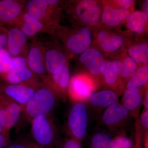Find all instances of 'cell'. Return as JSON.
Returning <instances> with one entry per match:
<instances>
[{
  "label": "cell",
  "instance_id": "31",
  "mask_svg": "<svg viewBox=\"0 0 148 148\" xmlns=\"http://www.w3.org/2000/svg\"><path fill=\"white\" fill-rule=\"evenodd\" d=\"M7 148H40L34 142L26 139H19L10 142Z\"/></svg>",
  "mask_w": 148,
  "mask_h": 148
},
{
  "label": "cell",
  "instance_id": "9",
  "mask_svg": "<svg viewBox=\"0 0 148 148\" xmlns=\"http://www.w3.org/2000/svg\"><path fill=\"white\" fill-rule=\"evenodd\" d=\"M65 34L62 37L64 38L65 47L73 54H82L90 48L92 43V31L87 27H82L69 34L66 32Z\"/></svg>",
  "mask_w": 148,
  "mask_h": 148
},
{
  "label": "cell",
  "instance_id": "4",
  "mask_svg": "<svg viewBox=\"0 0 148 148\" xmlns=\"http://www.w3.org/2000/svg\"><path fill=\"white\" fill-rule=\"evenodd\" d=\"M32 136L40 148H54L58 143V132L50 115L31 121Z\"/></svg>",
  "mask_w": 148,
  "mask_h": 148
},
{
  "label": "cell",
  "instance_id": "29",
  "mask_svg": "<svg viewBox=\"0 0 148 148\" xmlns=\"http://www.w3.org/2000/svg\"><path fill=\"white\" fill-rule=\"evenodd\" d=\"M14 57L6 48L0 51V76L2 77L10 71Z\"/></svg>",
  "mask_w": 148,
  "mask_h": 148
},
{
  "label": "cell",
  "instance_id": "6",
  "mask_svg": "<svg viewBox=\"0 0 148 148\" xmlns=\"http://www.w3.org/2000/svg\"><path fill=\"white\" fill-rule=\"evenodd\" d=\"M96 82L90 76L78 74L71 78L68 96L74 103L88 102L96 89Z\"/></svg>",
  "mask_w": 148,
  "mask_h": 148
},
{
  "label": "cell",
  "instance_id": "19",
  "mask_svg": "<svg viewBox=\"0 0 148 148\" xmlns=\"http://www.w3.org/2000/svg\"><path fill=\"white\" fill-rule=\"evenodd\" d=\"M80 61L92 76L101 75L105 66L106 60L99 50L89 48L81 54Z\"/></svg>",
  "mask_w": 148,
  "mask_h": 148
},
{
  "label": "cell",
  "instance_id": "20",
  "mask_svg": "<svg viewBox=\"0 0 148 148\" xmlns=\"http://www.w3.org/2000/svg\"><path fill=\"white\" fill-rule=\"evenodd\" d=\"M131 12L112 5H107L102 9L101 21L108 27H118L126 20Z\"/></svg>",
  "mask_w": 148,
  "mask_h": 148
},
{
  "label": "cell",
  "instance_id": "8",
  "mask_svg": "<svg viewBox=\"0 0 148 148\" xmlns=\"http://www.w3.org/2000/svg\"><path fill=\"white\" fill-rule=\"evenodd\" d=\"M22 113V106L8 96L0 93V119L3 132L10 133Z\"/></svg>",
  "mask_w": 148,
  "mask_h": 148
},
{
  "label": "cell",
  "instance_id": "26",
  "mask_svg": "<svg viewBox=\"0 0 148 148\" xmlns=\"http://www.w3.org/2000/svg\"><path fill=\"white\" fill-rule=\"evenodd\" d=\"M129 56L137 64L141 66L147 64L148 62V44L141 42L131 45L128 49Z\"/></svg>",
  "mask_w": 148,
  "mask_h": 148
},
{
  "label": "cell",
  "instance_id": "24",
  "mask_svg": "<svg viewBox=\"0 0 148 148\" xmlns=\"http://www.w3.org/2000/svg\"><path fill=\"white\" fill-rule=\"evenodd\" d=\"M112 62L119 77L124 83V81L127 82L138 68V64L129 56L122 59H115Z\"/></svg>",
  "mask_w": 148,
  "mask_h": 148
},
{
  "label": "cell",
  "instance_id": "23",
  "mask_svg": "<svg viewBox=\"0 0 148 148\" xmlns=\"http://www.w3.org/2000/svg\"><path fill=\"white\" fill-rule=\"evenodd\" d=\"M101 75L103 81L110 87L111 90L115 91L119 95L122 94L125 83L119 77L112 61H106Z\"/></svg>",
  "mask_w": 148,
  "mask_h": 148
},
{
  "label": "cell",
  "instance_id": "7",
  "mask_svg": "<svg viewBox=\"0 0 148 148\" xmlns=\"http://www.w3.org/2000/svg\"><path fill=\"white\" fill-rule=\"evenodd\" d=\"M27 65L34 73L45 82L48 78L45 64V43L37 38L32 39L26 56Z\"/></svg>",
  "mask_w": 148,
  "mask_h": 148
},
{
  "label": "cell",
  "instance_id": "21",
  "mask_svg": "<svg viewBox=\"0 0 148 148\" xmlns=\"http://www.w3.org/2000/svg\"><path fill=\"white\" fill-rule=\"evenodd\" d=\"M97 38L101 49L107 53L118 50L124 42V38L121 35L113 34L106 30H101L98 32Z\"/></svg>",
  "mask_w": 148,
  "mask_h": 148
},
{
  "label": "cell",
  "instance_id": "35",
  "mask_svg": "<svg viewBox=\"0 0 148 148\" xmlns=\"http://www.w3.org/2000/svg\"><path fill=\"white\" fill-rule=\"evenodd\" d=\"M114 6L116 7L130 10L134 5L135 1L133 0H118L114 1Z\"/></svg>",
  "mask_w": 148,
  "mask_h": 148
},
{
  "label": "cell",
  "instance_id": "5",
  "mask_svg": "<svg viewBox=\"0 0 148 148\" xmlns=\"http://www.w3.org/2000/svg\"><path fill=\"white\" fill-rule=\"evenodd\" d=\"M88 114L84 103H75L69 112L67 128L70 138L82 141L87 132Z\"/></svg>",
  "mask_w": 148,
  "mask_h": 148
},
{
  "label": "cell",
  "instance_id": "2",
  "mask_svg": "<svg viewBox=\"0 0 148 148\" xmlns=\"http://www.w3.org/2000/svg\"><path fill=\"white\" fill-rule=\"evenodd\" d=\"M57 0L27 1L25 10L50 29L53 35L61 29L59 24L61 10Z\"/></svg>",
  "mask_w": 148,
  "mask_h": 148
},
{
  "label": "cell",
  "instance_id": "13",
  "mask_svg": "<svg viewBox=\"0 0 148 148\" xmlns=\"http://www.w3.org/2000/svg\"><path fill=\"white\" fill-rule=\"evenodd\" d=\"M45 43V64L48 76L60 71L68 63L66 54L55 43Z\"/></svg>",
  "mask_w": 148,
  "mask_h": 148
},
{
  "label": "cell",
  "instance_id": "32",
  "mask_svg": "<svg viewBox=\"0 0 148 148\" xmlns=\"http://www.w3.org/2000/svg\"><path fill=\"white\" fill-rule=\"evenodd\" d=\"M58 148H82L81 143L72 138H66L60 142L58 141L56 147Z\"/></svg>",
  "mask_w": 148,
  "mask_h": 148
},
{
  "label": "cell",
  "instance_id": "3",
  "mask_svg": "<svg viewBox=\"0 0 148 148\" xmlns=\"http://www.w3.org/2000/svg\"><path fill=\"white\" fill-rule=\"evenodd\" d=\"M65 8L74 20L88 26H95L101 21L102 7L93 0H81L67 2Z\"/></svg>",
  "mask_w": 148,
  "mask_h": 148
},
{
  "label": "cell",
  "instance_id": "1",
  "mask_svg": "<svg viewBox=\"0 0 148 148\" xmlns=\"http://www.w3.org/2000/svg\"><path fill=\"white\" fill-rule=\"evenodd\" d=\"M58 96L48 84L42 82L35 94L22 107V114L32 119L49 115L54 108Z\"/></svg>",
  "mask_w": 148,
  "mask_h": 148
},
{
  "label": "cell",
  "instance_id": "11",
  "mask_svg": "<svg viewBox=\"0 0 148 148\" xmlns=\"http://www.w3.org/2000/svg\"><path fill=\"white\" fill-rule=\"evenodd\" d=\"M9 26L19 29L28 37L34 36L39 33L53 35V32L50 29L30 15L25 9L21 14Z\"/></svg>",
  "mask_w": 148,
  "mask_h": 148
},
{
  "label": "cell",
  "instance_id": "10",
  "mask_svg": "<svg viewBox=\"0 0 148 148\" xmlns=\"http://www.w3.org/2000/svg\"><path fill=\"white\" fill-rule=\"evenodd\" d=\"M42 82L26 84H0V93H3L23 107L35 94L41 84Z\"/></svg>",
  "mask_w": 148,
  "mask_h": 148
},
{
  "label": "cell",
  "instance_id": "15",
  "mask_svg": "<svg viewBox=\"0 0 148 148\" xmlns=\"http://www.w3.org/2000/svg\"><path fill=\"white\" fill-rule=\"evenodd\" d=\"M27 1L0 0V27L9 25L16 19L25 9Z\"/></svg>",
  "mask_w": 148,
  "mask_h": 148
},
{
  "label": "cell",
  "instance_id": "25",
  "mask_svg": "<svg viewBox=\"0 0 148 148\" xmlns=\"http://www.w3.org/2000/svg\"><path fill=\"white\" fill-rule=\"evenodd\" d=\"M125 21L127 29L140 34L145 30L148 23V15L142 11L131 12Z\"/></svg>",
  "mask_w": 148,
  "mask_h": 148
},
{
  "label": "cell",
  "instance_id": "22",
  "mask_svg": "<svg viewBox=\"0 0 148 148\" xmlns=\"http://www.w3.org/2000/svg\"><path fill=\"white\" fill-rule=\"evenodd\" d=\"M119 101V95L115 91L106 89L93 92L88 102L93 108L106 109Z\"/></svg>",
  "mask_w": 148,
  "mask_h": 148
},
{
  "label": "cell",
  "instance_id": "28",
  "mask_svg": "<svg viewBox=\"0 0 148 148\" xmlns=\"http://www.w3.org/2000/svg\"><path fill=\"white\" fill-rule=\"evenodd\" d=\"M113 139L110 135L104 132L95 133L90 141L91 148H112Z\"/></svg>",
  "mask_w": 148,
  "mask_h": 148
},
{
  "label": "cell",
  "instance_id": "40",
  "mask_svg": "<svg viewBox=\"0 0 148 148\" xmlns=\"http://www.w3.org/2000/svg\"><path fill=\"white\" fill-rule=\"evenodd\" d=\"M3 132V127L2 125L0 119V134Z\"/></svg>",
  "mask_w": 148,
  "mask_h": 148
},
{
  "label": "cell",
  "instance_id": "30",
  "mask_svg": "<svg viewBox=\"0 0 148 148\" xmlns=\"http://www.w3.org/2000/svg\"><path fill=\"white\" fill-rule=\"evenodd\" d=\"M132 139L125 134L122 133L113 139L112 148H134Z\"/></svg>",
  "mask_w": 148,
  "mask_h": 148
},
{
  "label": "cell",
  "instance_id": "37",
  "mask_svg": "<svg viewBox=\"0 0 148 148\" xmlns=\"http://www.w3.org/2000/svg\"><path fill=\"white\" fill-rule=\"evenodd\" d=\"M10 142L9 133L3 132L0 134V148H7Z\"/></svg>",
  "mask_w": 148,
  "mask_h": 148
},
{
  "label": "cell",
  "instance_id": "34",
  "mask_svg": "<svg viewBox=\"0 0 148 148\" xmlns=\"http://www.w3.org/2000/svg\"><path fill=\"white\" fill-rule=\"evenodd\" d=\"M139 122L143 135L148 133V110H143L140 114Z\"/></svg>",
  "mask_w": 148,
  "mask_h": 148
},
{
  "label": "cell",
  "instance_id": "16",
  "mask_svg": "<svg viewBox=\"0 0 148 148\" xmlns=\"http://www.w3.org/2000/svg\"><path fill=\"white\" fill-rule=\"evenodd\" d=\"M6 49L13 57L23 56L26 58L29 46L28 37L17 28L10 27Z\"/></svg>",
  "mask_w": 148,
  "mask_h": 148
},
{
  "label": "cell",
  "instance_id": "14",
  "mask_svg": "<svg viewBox=\"0 0 148 148\" xmlns=\"http://www.w3.org/2000/svg\"><path fill=\"white\" fill-rule=\"evenodd\" d=\"M130 87L125 88L121 104L129 112L135 120L139 119L140 111L147 88Z\"/></svg>",
  "mask_w": 148,
  "mask_h": 148
},
{
  "label": "cell",
  "instance_id": "12",
  "mask_svg": "<svg viewBox=\"0 0 148 148\" xmlns=\"http://www.w3.org/2000/svg\"><path fill=\"white\" fill-rule=\"evenodd\" d=\"M130 116L129 112L121 103H116L106 109L102 121L107 128L115 132L122 128Z\"/></svg>",
  "mask_w": 148,
  "mask_h": 148
},
{
  "label": "cell",
  "instance_id": "27",
  "mask_svg": "<svg viewBox=\"0 0 148 148\" xmlns=\"http://www.w3.org/2000/svg\"><path fill=\"white\" fill-rule=\"evenodd\" d=\"M148 80V65H142L127 82L125 88L146 86Z\"/></svg>",
  "mask_w": 148,
  "mask_h": 148
},
{
  "label": "cell",
  "instance_id": "17",
  "mask_svg": "<svg viewBox=\"0 0 148 148\" xmlns=\"http://www.w3.org/2000/svg\"><path fill=\"white\" fill-rule=\"evenodd\" d=\"M71 78L68 63L60 71L48 76L47 81L44 83L49 85L53 89L58 98L63 101H66L68 97V87Z\"/></svg>",
  "mask_w": 148,
  "mask_h": 148
},
{
  "label": "cell",
  "instance_id": "18",
  "mask_svg": "<svg viewBox=\"0 0 148 148\" xmlns=\"http://www.w3.org/2000/svg\"><path fill=\"white\" fill-rule=\"evenodd\" d=\"M1 77L6 83L26 84L40 82V78L30 70L28 66L11 67L6 74Z\"/></svg>",
  "mask_w": 148,
  "mask_h": 148
},
{
  "label": "cell",
  "instance_id": "38",
  "mask_svg": "<svg viewBox=\"0 0 148 148\" xmlns=\"http://www.w3.org/2000/svg\"><path fill=\"white\" fill-rule=\"evenodd\" d=\"M143 106L145 110H148V89L146 90L145 92V96L143 99Z\"/></svg>",
  "mask_w": 148,
  "mask_h": 148
},
{
  "label": "cell",
  "instance_id": "36",
  "mask_svg": "<svg viewBox=\"0 0 148 148\" xmlns=\"http://www.w3.org/2000/svg\"><path fill=\"white\" fill-rule=\"evenodd\" d=\"M8 40V29L0 27V51L6 48Z\"/></svg>",
  "mask_w": 148,
  "mask_h": 148
},
{
  "label": "cell",
  "instance_id": "39",
  "mask_svg": "<svg viewBox=\"0 0 148 148\" xmlns=\"http://www.w3.org/2000/svg\"><path fill=\"white\" fill-rule=\"evenodd\" d=\"M144 13L148 15V1H145L143 5V11Z\"/></svg>",
  "mask_w": 148,
  "mask_h": 148
},
{
  "label": "cell",
  "instance_id": "33",
  "mask_svg": "<svg viewBox=\"0 0 148 148\" xmlns=\"http://www.w3.org/2000/svg\"><path fill=\"white\" fill-rule=\"evenodd\" d=\"M135 143L134 148H143V133L140 127L139 120L135 121Z\"/></svg>",
  "mask_w": 148,
  "mask_h": 148
}]
</instances>
